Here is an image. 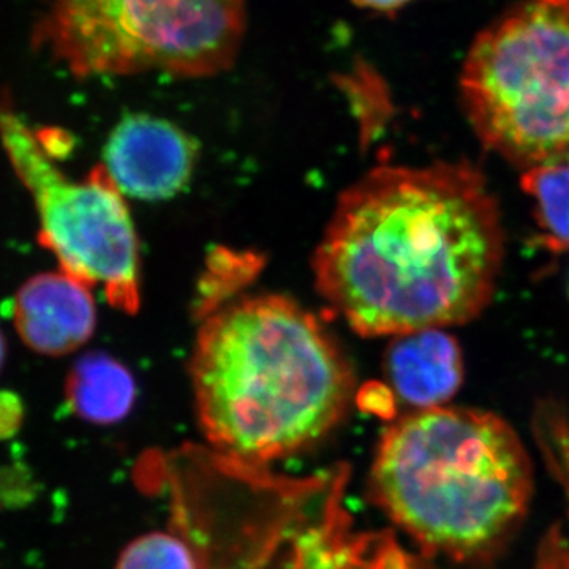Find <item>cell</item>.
Here are the masks:
<instances>
[{"label": "cell", "mask_w": 569, "mask_h": 569, "mask_svg": "<svg viewBox=\"0 0 569 569\" xmlns=\"http://www.w3.org/2000/svg\"><path fill=\"white\" fill-rule=\"evenodd\" d=\"M503 244L497 201L471 164L380 167L340 197L317 288L365 337L443 329L489 305Z\"/></svg>", "instance_id": "obj_1"}, {"label": "cell", "mask_w": 569, "mask_h": 569, "mask_svg": "<svg viewBox=\"0 0 569 569\" xmlns=\"http://www.w3.org/2000/svg\"><path fill=\"white\" fill-rule=\"evenodd\" d=\"M190 373L206 437L246 463L313 443L342 419L355 391L332 336L280 295L244 298L206 318Z\"/></svg>", "instance_id": "obj_2"}, {"label": "cell", "mask_w": 569, "mask_h": 569, "mask_svg": "<svg viewBox=\"0 0 569 569\" xmlns=\"http://www.w3.org/2000/svg\"><path fill=\"white\" fill-rule=\"evenodd\" d=\"M378 503L432 553L493 552L526 515L531 466L515 430L471 408H426L389 427L372 471Z\"/></svg>", "instance_id": "obj_3"}, {"label": "cell", "mask_w": 569, "mask_h": 569, "mask_svg": "<svg viewBox=\"0 0 569 569\" xmlns=\"http://www.w3.org/2000/svg\"><path fill=\"white\" fill-rule=\"evenodd\" d=\"M460 91L479 140L529 168L569 157V10L529 3L471 44Z\"/></svg>", "instance_id": "obj_4"}, {"label": "cell", "mask_w": 569, "mask_h": 569, "mask_svg": "<svg viewBox=\"0 0 569 569\" xmlns=\"http://www.w3.org/2000/svg\"><path fill=\"white\" fill-rule=\"evenodd\" d=\"M246 0H52L43 39L78 77H212L234 62Z\"/></svg>", "instance_id": "obj_5"}, {"label": "cell", "mask_w": 569, "mask_h": 569, "mask_svg": "<svg viewBox=\"0 0 569 569\" xmlns=\"http://www.w3.org/2000/svg\"><path fill=\"white\" fill-rule=\"evenodd\" d=\"M0 144L39 213L40 242L61 269L88 287H102L126 313L140 307V247L129 208L104 167L71 181L39 132L0 104Z\"/></svg>", "instance_id": "obj_6"}, {"label": "cell", "mask_w": 569, "mask_h": 569, "mask_svg": "<svg viewBox=\"0 0 569 569\" xmlns=\"http://www.w3.org/2000/svg\"><path fill=\"white\" fill-rule=\"evenodd\" d=\"M197 148L189 134L148 114L123 118L104 146V170L122 193L156 201L173 197L190 179Z\"/></svg>", "instance_id": "obj_7"}, {"label": "cell", "mask_w": 569, "mask_h": 569, "mask_svg": "<svg viewBox=\"0 0 569 569\" xmlns=\"http://www.w3.org/2000/svg\"><path fill=\"white\" fill-rule=\"evenodd\" d=\"M96 317L91 287L62 269L32 277L14 296V326L36 353L62 356L84 346Z\"/></svg>", "instance_id": "obj_8"}, {"label": "cell", "mask_w": 569, "mask_h": 569, "mask_svg": "<svg viewBox=\"0 0 569 569\" xmlns=\"http://www.w3.org/2000/svg\"><path fill=\"white\" fill-rule=\"evenodd\" d=\"M387 369L397 396L410 406L440 407L462 385V351L441 329L397 336L389 347Z\"/></svg>", "instance_id": "obj_9"}, {"label": "cell", "mask_w": 569, "mask_h": 569, "mask_svg": "<svg viewBox=\"0 0 569 569\" xmlns=\"http://www.w3.org/2000/svg\"><path fill=\"white\" fill-rule=\"evenodd\" d=\"M137 397L133 377L116 359L84 356L71 367L66 402L73 415L93 425H114L132 410Z\"/></svg>", "instance_id": "obj_10"}, {"label": "cell", "mask_w": 569, "mask_h": 569, "mask_svg": "<svg viewBox=\"0 0 569 569\" xmlns=\"http://www.w3.org/2000/svg\"><path fill=\"white\" fill-rule=\"evenodd\" d=\"M522 189L533 200L546 246L569 250V157L526 170Z\"/></svg>", "instance_id": "obj_11"}, {"label": "cell", "mask_w": 569, "mask_h": 569, "mask_svg": "<svg viewBox=\"0 0 569 569\" xmlns=\"http://www.w3.org/2000/svg\"><path fill=\"white\" fill-rule=\"evenodd\" d=\"M116 569H197L190 549L167 533H149L130 542Z\"/></svg>", "instance_id": "obj_12"}, {"label": "cell", "mask_w": 569, "mask_h": 569, "mask_svg": "<svg viewBox=\"0 0 569 569\" xmlns=\"http://www.w3.org/2000/svg\"><path fill=\"white\" fill-rule=\"evenodd\" d=\"M41 486L28 463L21 460L0 467V511H18L31 507Z\"/></svg>", "instance_id": "obj_13"}, {"label": "cell", "mask_w": 569, "mask_h": 569, "mask_svg": "<svg viewBox=\"0 0 569 569\" xmlns=\"http://www.w3.org/2000/svg\"><path fill=\"white\" fill-rule=\"evenodd\" d=\"M24 422V403L11 391H0V441L10 440Z\"/></svg>", "instance_id": "obj_14"}, {"label": "cell", "mask_w": 569, "mask_h": 569, "mask_svg": "<svg viewBox=\"0 0 569 569\" xmlns=\"http://www.w3.org/2000/svg\"><path fill=\"white\" fill-rule=\"evenodd\" d=\"M568 553L560 535L552 531L542 546L538 569H569Z\"/></svg>", "instance_id": "obj_15"}, {"label": "cell", "mask_w": 569, "mask_h": 569, "mask_svg": "<svg viewBox=\"0 0 569 569\" xmlns=\"http://www.w3.org/2000/svg\"><path fill=\"white\" fill-rule=\"evenodd\" d=\"M355 6L372 11H395L407 6L411 0H351Z\"/></svg>", "instance_id": "obj_16"}, {"label": "cell", "mask_w": 569, "mask_h": 569, "mask_svg": "<svg viewBox=\"0 0 569 569\" xmlns=\"http://www.w3.org/2000/svg\"><path fill=\"white\" fill-rule=\"evenodd\" d=\"M3 359H6V339L0 335V369H2Z\"/></svg>", "instance_id": "obj_17"}, {"label": "cell", "mask_w": 569, "mask_h": 569, "mask_svg": "<svg viewBox=\"0 0 569 569\" xmlns=\"http://www.w3.org/2000/svg\"><path fill=\"white\" fill-rule=\"evenodd\" d=\"M565 468V471H567V475H565V479H567V481H569V462L565 463L563 466ZM568 560H569V553H568Z\"/></svg>", "instance_id": "obj_18"}]
</instances>
